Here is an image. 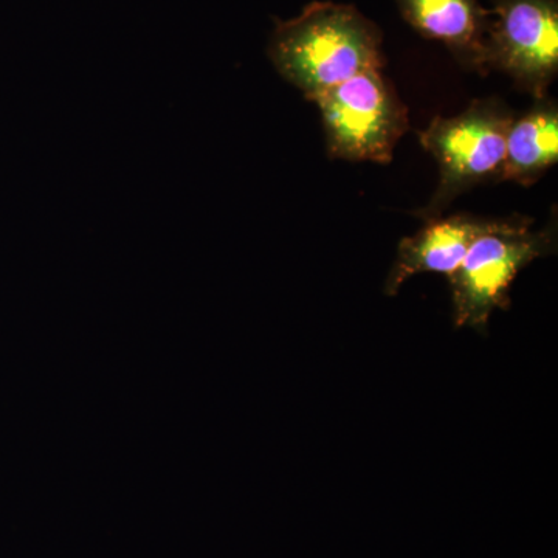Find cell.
<instances>
[{"instance_id":"8992f818","label":"cell","mask_w":558,"mask_h":558,"mask_svg":"<svg viewBox=\"0 0 558 558\" xmlns=\"http://www.w3.org/2000/svg\"><path fill=\"white\" fill-rule=\"evenodd\" d=\"M492 222L494 219L470 215L429 220L416 234L400 241L398 256L385 281V293L388 296L398 295L407 279L425 271L450 277L468 256L473 242Z\"/></svg>"},{"instance_id":"3957f363","label":"cell","mask_w":558,"mask_h":558,"mask_svg":"<svg viewBox=\"0 0 558 558\" xmlns=\"http://www.w3.org/2000/svg\"><path fill=\"white\" fill-rule=\"evenodd\" d=\"M515 119L497 98L472 101L464 112L446 119L435 117L418 132L422 146L439 165V185L427 207L414 211L418 218L440 219L451 202L481 183L502 179L506 137Z\"/></svg>"},{"instance_id":"6da1fadb","label":"cell","mask_w":558,"mask_h":558,"mask_svg":"<svg viewBox=\"0 0 558 558\" xmlns=\"http://www.w3.org/2000/svg\"><path fill=\"white\" fill-rule=\"evenodd\" d=\"M267 54L279 75L311 101L385 64L379 27L354 5L336 2H312L300 16L278 21Z\"/></svg>"},{"instance_id":"7a4b0ae2","label":"cell","mask_w":558,"mask_h":558,"mask_svg":"<svg viewBox=\"0 0 558 558\" xmlns=\"http://www.w3.org/2000/svg\"><path fill=\"white\" fill-rule=\"evenodd\" d=\"M534 220L512 216L494 219L473 242L459 269L450 275L453 322L457 328L487 332L497 310H509L513 279L532 260L556 252L557 222L532 230Z\"/></svg>"},{"instance_id":"5b68a950","label":"cell","mask_w":558,"mask_h":558,"mask_svg":"<svg viewBox=\"0 0 558 558\" xmlns=\"http://www.w3.org/2000/svg\"><path fill=\"white\" fill-rule=\"evenodd\" d=\"M486 69L545 97L558 73L557 0H497L488 10Z\"/></svg>"},{"instance_id":"52a82bcc","label":"cell","mask_w":558,"mask_h":558,"mask_svg":"<svg viewBox=\"0 0 558 558\" xmlns=\"http://www.w3.org/2000/svg\"><path fill=\"white\" fill-rule=\"evenodd\" d=\"M403 20L439 40L464 68L486 73L488 10L480 0H396Z\"/></svg>"},{"instance_id":"ba28073f","label":"cell","mask_w":558,"mask_h":558,"mask_svg":"<svg viewBox=\"0 0 558 558\" xmlns=\"http://www.w3.org/2000/svg\"><path fill=\"white\" fill-rule=\"evenodd\" d=\"M557 160L558 108L556 100L545 95L510 123L501 180L532 186Z\"/></svg>"},{"instance_id":"277c9868","label":"cell","mask_w":558,"mask_h":558,"mask_svg":"<svg viewBox=\"0 0 558 558\" xmlns=\"http://www.w3.org/2000/svg\"><path fill=\"white\" fill-rule=\"evenodd\" d=\"M332 159L387 165L409 131V110L381 69H369L314 100Z\"/></svg>"}]
</instances>
